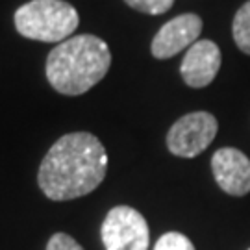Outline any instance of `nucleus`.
Wrapping results in <instances>:
<instances>
[{
	"label": "nucleus",
	"instance_id": "obj_1",
	"mask_svg": "<svg viewBox=\"0 0 250 250\" xmlns=\"http://www.w3.org/2000/svg\"><path fill=\"white\" fill-rule=\"evenodd\" d=\"M107 170V154L99 137L74 132L60 137L46 152L37 182L50 200H72L99 188Z\"/></svg>",
	"mask_w": 250,
	"mask_h": 250
},
{
	"label": "nucleus",
	"instance_id": "obj_2",
	"mask_svg": "<svg viewBox=\"0 0 250 250\" xmlns=\"http://www.w3.org/2000/svg\"><path fill=\"white\" fill-rule=\"evenodd\" d=\"M111 52L97 36H72L54 46L46 58V78L62 95L76 97L95 87L109 71Z\"/></svg>",
	"mask_w": 250,
	"mask_h": 250
},
{
	"label": "nucleus",
	"instance_id": "obj_3",
	"mask_svg": "<svg viewBox=\"0 0 250 250\" xmlns=\"http://www.w3.org/2000/svg\"><path fill=\"white\" fill-rule=\"evenodd\" d=\"M78 24V11L63 0H32L15 11L19 34L43 43H62L72 37Z\"/></svg>",
	"mask_w": 250,
	"mask_h": 250
},
{
	"label": "nucleus",
	"instance_id": "obj_4",
	"mask_svg": "<svg viewBox=\"0 0 250 250\" xmlns=\"http://www.w3.org/2000/svg\"><path fill=\"white\" fill-rule=\"evenodd\" d=\"M102 243L106 250H148L150 232L145 217L130 206L109 209L102 223Z\"/></svg>",
	"mask_w": 250,
	"mask_h": 250
},
{
	"label": "nucleus",
	"instance_id": "obj_5",
	"mask_svg": "<svg viewBox=\"0 0 250 250\" xmlns=\"http://www.w3.org/2000/svg\"><path fill=\"white\" fill-rule=\"evenodd\" d=\"M219 123L208 111H193L180 117L167 134V148L180 158H195L211 145Z\"/></svg>",
	"mask_w": 250,
	"mask_h": 250
},
{
	"label": "nucleus",
	"instance_id": "obj_6",
	"mask_svg": "<svg viewBox=\"0 0 250 250\" xmlns=\"http://www.w3.org/2000/svg\"><path fill=\"white\" fill-rule=\"evenodd\" d=\"M202 32V19L197 13H184L170 19L158 30L150 45V52L158 60H169L198 41Z\"/></svg>",
	"mask_w": 250,
	"mask_h": 250
},
{
	"label": "nucleus",
	"instance_id": "obj_7",
	"mask_svg": "<svg viewBox=\"0 0 250 250\" xmlns=\"http://www.w3.org/2000/svg\"><path fill=\"white\" fill-rule=\"evenodd\" d=\"M215 182L224 193L245 197L250 193V160L237 148H219L211 158Z\"/></svg>",
	"mask_w": 250,
	"mask_h": 250
},
{
	"label": "nucleus",
	"instance_id": "obj_8",
	"mask_svg": "<svg viewBox=\"0 0 250 250\" xmlns=\"http://www.w3.org/2000/svg\"><path fill=\"white\" fill-rule=\"evenodd\" d=\"M223 56L219 46L209 39L197 41L188 48V54L180 65V74L184 82L193 89L209 85L221 69Z\"/></svg>",
	"mask_w": 250,
	"mask_h": 250
},
{
	"label": "nucleus",
	"instance_id": "obj_9",
	"mask_svg": "<svg viewBox=\"0 0 250 250\" xmlns=\"http://www.w3.org/2000/svg\"><path fill=\"white\" fill-rule=\"evenodd\" d=\"M232 34L237 48L250 56V0L237 9L233 17Z\"/></svg>",
	"mask_w": 250,
	"mask_h": 250
},
{
	"label": "nucleus",
	"instance_id": "obj_10",
	"mask_svg": "<svg viewBox=\"0 0 250 250\" xmlns=\"http://www.w3.org/2000/svg\"><path fill=\"white\" fill-rule=\"evenodd\" d=\"M154 250H195V245L184 233L167 232L158 239Z\"/></svg>",
	"mask_w": 250,
	"mask_h": 250
},
{
	"label": "nucleus",
	"instance_id": "obj_11",
	"mask_svg": "<svg viewBox=\"0 0 250 250\" xmlns=\"http://www.w3.org/2000/svg\"><path fill=\"white\" fill-rule=\"evenodd\" d=\"M130 8L137 9L141 13L148 15H161L165 11H169L174 4V0H125Z\"/></svg>",
	"mask_w": 250,
	"mask_h": 250
},
{
	"label": "nucleus",
	"instance_id": "obj_12",
	"mask_svg": "<svg viewBox=\"0 0 250 250\" xmlns=\"http://www.w3.org/2000/svg\"><path fill=\"white\" fill-rule=\"evenodd\" d=\"M46 250H83V249H82L80 243L76 241V239H72L71 235L58 232L50 237V241L46 245Z\"/></svg>",
	"mask_w": 250,
	"mask_h": 250
},
{
	"label": "nucleus",
	"instance_id": "obj_13",
	"mask_svg": "<svg viewBox=\"0 0 250 250\" xmlns=\"http://www.w3.org/2000/svg\"><path fill=\"white\" fill-rule=\"evenodd\" d=\"M249 250H250V249H249Z\"/></svg>",
	"mask_w": 250,
	"mask_h": 250
}]
</instances>
